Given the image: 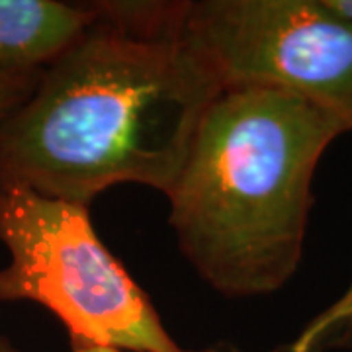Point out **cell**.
<instances>
[{
	"label": "cell",
	"instance_id": "cell-1",
	"mask_svg": "<svg viewBox=\"0 0 352 352\" xmlns=\"http://www.w3.org/2000/svg\"><path fill=\"white\" fill-rule=\"evenodd\" d=\"M182 2H100L0 122V182L88 206L116 184L168 194L223 90L184 38Z\"/></svg>",
	"mask_w": 352,
	"mask_h": 352
},
{
	"label": "cell",
	"instance_id": "cell-2",
	"mask_svg": "<svg viewBox=\"0 0 352 352\" xmlns=\"http://www.w3.org/2000/svg\"><path fill=\"white\" fill-rule=\"evenodd\" d=\"M346 129L289 92L223 88L168 190L186 261L226 298L274 294L302 263L314 176Z\"/></svg>",
	"mask_w": 352,
	"mask_h": 352
},
{
	"label": "cell",
	"instance_id": "cell-3",
	"mask_svg": "<svg viewBox=\"0 0 352 352\" xmlns=\"http://www.w3.org/2000/svg\"><path fill=\"white\" fill-rule=\"evenodd\" d=\"M0 302L50 309L71 342L122 352H188L164 329L151 298L96 235L88 206L0 182Z\"/></svg>",
	"mask_w": 352,
	"mask_h": 352
},
{
	"label": "cell",
	"instance_id": "cell-4",
	"mask_svg": "<svg viewBox=\"0 0 352 352\" xmlns=\"http://www.w3.org/2000/svg\"><path fill=\"white\" fill-rule=\"evenodd\" d=\"M180 28L223 88L289 92L352 131V18L331 0L182 2Z\"/></svg>",
	"mask_w": 352,
	"mask_h": 352
},
{
	"label": "cell",
	"instance_id": "cell-5",
	"mask_svg": "<svg viewBox=\"0 0 352 352\" xmlns=\"http://www.w3.org/2000/svg\"><path fill=\"white\" fill-rule=\"evenodd\" d=\"M92 20V4L0 0V71L45 69Z\"/></svg>",
	"mask_w": 352,
	"mask_h": 352
},
{
	"label": "cell",
	"instance_id": "cell-6",
	"mask_svg": "<svg viewBox=\"0 0 352 352\" xmlns=\"http://www.w3.org/2000/svg\"><path fill=\"white\" fill-rule=\"evenodd\" d=\"M352 351V284L335 302L272 352Z\"/></svg>",
	"mask_w": 352,
	"mask_h": 352
},
{
	"label": "cell",
	"instance_id": "cell-7",
	"mask_svg": "<svg viewBox=\"0 0 352 352\" xmlns=\"http://www.w3.org/2000/svg\"><path fill=\"white\" fill-rule=\"evenodd\" d=\"M43 69L30 71H0V122L28 100L36 90Z\"/></svg>",
	"mask_w": 352,
	"mask_h": 352
},
{
	"label": "cell",
	"instance_id": "cell-8",
	"mask_svg": "<svg viewBox=\"0 0 352 352\" xmlns=\"http://www.w3.org/2000/svg\"><path fill=\"white\" fill-rule=\"evenodd\" d=\"M73 352H122L113 351V349H106V346H94V344H87V342H71Z\"/></svg>",
	"mask_w": 352,
	"mask_h": 352
},
{
	"label": "cell",
	"instance_id": "cell-9",
	"mask_svg": "<svg viewBox=\"0 0 352 352\" xmlns=\"http://www.w3.org/2000/svg\"><path fill=\"white\" fill-rule=\"evenodd\" d=\"M331 4H333L339 12L346 14L349 18H352V0H331Z\"/></svg>",
	"mask_w": 352,
	"mask_h": 352
},
{
	"label": "cell",
	"instance_id": "cell-10",
	"mask_svg": "<svg viewBox=\"0 0 352 352\" xmlns=\"http://www.w3.org/2000/svg\"><path fill=\"white\" fill-rule=\"evenodd\" d=\"M0 352H22L18 346H14V342L8 337L0 335Z\"/></svg>",
	"mask_w": 352,
	"mask_h": 352
}]
</instances>
